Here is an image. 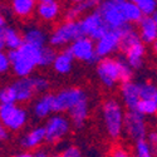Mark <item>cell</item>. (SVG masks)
Segmentation results:
<instances>
[{
  "mask_svg": "<svg viewBox=\"0 0 157 157\" xmlns=\"http://www.w3.org/2000/svg\"><path fill=\"white\" fill-rule=\"evenodd\" d=\"M121 2L122 0H106L99 3L97 8L109 30H120L127 24L122 13Z\"/></svg>",
  "mask_w": 157,
  "mask_h": 157,
  "instance_id": "cell-4",
  "label": "cell"
},
{
  "mask_svg": "<svg viewBox=\"0 0 157 157\" xmlns=\"http://www.w3.org/2000/svg\"><path fill=\"white\" fill-rule=\"evenodd\" d=\"M121 8L123 17L127 21V24H140V21L143 19V14L135 3V0H122L121 2Z\"/></svg>",
  "mask_w": 157,
  "mask_h": 157,
  "instance_id": "cell-24",
  "label": "cell"
},
{
  "mask_svg": "<svg viewBox=\"0 0 157 157\" xmlns=\"http://www.w3.org/2000/svg\"><path fill=\"white\" fill-rule=\"evenodd\" d=\"M24 44L23 35L14 27H5L0 29V48L9 50H18Z\"/></svg>",
  "mask_w": 157,
  "mask_h": 157,
  "instance_id": "cell-14",
  "label": "cell"
},
{
  "mask_svg": "<svg viewBox=\"0 0 157 157\" xmlns=\"http://www.w3.org/2000/svg\"><path fill=\"white\" fill-rule=\"evenodd\" d=\"M74 57L69 49H64L57 54V58L53 63V69L58 74H68L73 68Z\"/></svg>",
  "mask_w": 157,
  "mask_h": 157,
  "instance_id": "cell-23",
  "label": "cell"
},
{
  "mask_svg": "<svg viewBox=\"0 0 157 157\" xmlns=\"http://www.w3.org/2000/svg\"><path fill=\"white\" fill-rule=\"evenodd\" d=\"M23 38H24V43L34 45L36 48H44V47H47V42L49 39L47 33L42 28L36 27V25H30V27H27V29L24 30Z\"/></svg>",
  "mask_w": 157,
  "mask_h": 157,
  "instance_id": "cell-18",
  "label": "cell"
},
{
  "mask_svg": "<svg viewBox=\"0 0 157 157\" xmlns=\"http://www.w3.org/2000/svg\"><path fill=\"white\" fill-rule=\"evenodd\" d=\"M79 24H81L83 35L87 38H90L93 42H98L109 30V28L104 23L102 15L99 14V11L97 9L94 11L88 13L87 15H84L79 20Z\"/></svg>",
  "mask_w": 157,
  "mask_h": 157,
  "instance_id": "cell-8",
  "label": "cell"
},
{
  "mask_svg": "<svg viewBox=\"0 0 157 157\" xmlns=\"http://www.w3.org/2000/svg\"><path fill=\"white\" fill-rule=\"evenodd\" d=\"M6 54L11 63V71L18 78H29L30 77V74L33 73V71L35 68V64L32 60L25 58L19 52V49L9 50Z\"/></svg>",
  "mask_w": 157,
  "mask_h": 157,
  "instance_id": "cell-12",
  "label": "cell"
},
{
  "mask_svg": "<svg viewBox=\"0 0 157 157\" xmlns=\"http://www.w3.org/2000/svg\"><path fill=\"white\" fill-rule=\"evenodd\" d=\"M156 148H157V146H156Z\"/></svg>",
  "mask_w": 157,
  "mask_h": 157,
  "instance_id": "cell-48",
  "label": "cell"
},
{
  "mask_svg": "<svg viewBox=\"0 0 157 157\" xmlns=\"http://www.w3.org/2000/svg\"><path fill=\"white\" fill-rule=\"evenodd\" d=\"M137 111L142 116H155L157 114V103L150 99H142L137 107Z\"/></svg>",
  "mask_w": 157,
  "mask_h": 157,
  "instance_id": "cell-31",
  "label": "cell"
},
{
  "mask_svg": "<svg viewBox=\"0 0 157 157\" xmlns=\"http://www.w3.org/2000/svg\"><path fill=\"white\" fill-rule=\"evenodd\" d=\"M36 14L44 21L56 20L60 14V4L56 0H40L36 4Z\"/></svg>",
  "mask_w": 157,
  "mask_h": 157,
  "instance_id": "cell-17",
  "label": "cell"
},
{
  "mask_svg": "<svg viewBox=\"0 0 157 157\" xmlns=\"http://www.w3.org/2000/svg\"><path fill=\"white\" fill-rule=\"evenodd\" d=\"M32 82L35 89V93H44L49 88V81L43 75H33Z\"/></svg>",
  "mask_w": 157,
  "mask_h": 157,
  "instance_id": "cell-34",
  "label": "cell"
},
{
  "mask_svg": "<svg viewBox=\"0 0 157 157\" xmlns=\"http://www.w3.org/2000/svg\"><path fill=\"white\" fill-rule=\"evenodd\" d=\"M74 4L78 8V10H79L81 14H83V13L93 9V8H98V5H99V3L96 2V0H84V2H77Z\"/></svg>",
  "mask_w": 157,
  "mask_h": 157,
  "instance_id": "cell-35",
  "label": "cell"
},
{
  "mask_svg": "<svg viewBox=\"0 0 157 157\" xmlns=\"http://www.w3.org/2000/svg\"><path fill=\"white\" fill-rule=\"evenodd\" d=\"M140 92L142 99H150L157 103V87L150 82L140 83Z\"/></svg>",
  "mask_w": 157,
  "mask_h": 157,
  "instance_id": "cell-30",
  "label": "cell"
},
{
  "mask_svg": "<svg viewBox=\"0 0 157 157\" xmlns=\"http://www.w3.org/2000/svg\"><path fill=\"white\" fill-rule=\"evenodd\" d=\"M135 3L142 11L143 17H153L157 13L156 0H135Z\"/></svg>",
  "mask_w": 157,
  "mask_h": 157,
  "instance_id": "cell-28",
  "label": "cell"
},
{
  "mask_svg": "<svg viewBox=\"0 0 157 157\" xmlns=\"http://www.w3.org/2000/svg\"><path fill=\"white\" fill-rule=\"evenodd\" d=\"M120 32H121V49L120 50H122L124 54L132 47L142 42L140 33L131 24H126L123 28L120 29Z\"/></svg>",
  "mask_w": 157,
  "mask_h": 157,
  "instance_id": "cell-21",
  "label": "cell"
},
{
  "mask_svg": "<svg viewBox=\"0 0 157 157\" xmlns=\"http://www.w3.org/2000/svg\"><path fill=\"white\" fill-rule=\"evenodd\" d=\"M57 52L52 47H44L42 48V56H40V63L39 67H47V65H53L56 58H57Z\"/></svg>",
  "mask_w": 157,
  "mask_h": 157,
  "instance_id": "cell-32",
  "label": "cell"
},
{
  "mask_svg": "<svg viewBox=\"0 0 157 157\" xmlns=\"http://www.w3.org/2000/svg\"><path fill=\"white\" fill-rule=\"evenodd\" d=\"M69 120L72 122V124L75 128H81L83 127V124L86 123L88 114H89V104H88V98L83 99L82 102H79L77 106L71 109L69 112Z\"/></svg>",
  "mask_w": 157,
  "mask_h": 157,
  "instance_id": "cell-22",
  "label": "cell"
},
{
  "mask_svg": "<svg viewBox=\"0 0 157 157\" xmlns=\"http://www.w3.org/2000/svg\"><path fill=\"white\" fill-rule=\"evenodd\" d=\"M0 102L2 104H17V94L11 84L3 87L0 90Z\"/></svg>",
  "mask_w": 157,
  "mask_h": 157,
  "instance_id": "cell-33",
  "label": "cell"
},
{
  "mask_svg": "<svg viewBox=\"0 0 157 157\" xmlns=\"http://www.w3.org/2000/svg\"><path fill=\"white\" fill-rule=\"evenodd\" d=\"M123 132L135 142L146 140L147 137V126L145 116H142L137 109L127 111L124 114V129Z\"/></svg>",
  "mask_w": 157,
  "mask_h": 157,
  "instance_id": "cell-9",
  "label": "cell"
},
{
  "mask_svg": "<svg viewBox=\"0 0 157 157\" xmlns=\"http://www.w3.org/2000/svg\"><path fill=\"white\" fill-rule=\"evenodd\" d=\"M147 141L151 146H155V147L157 146V132L156 131H152V132H150L147 135Z\"/></svg>",
  "mask_w": 157,
  "mask_h": 157,
  "instance_id": "cell-40",
  "label": "cell"
},
{
  "mask_svg": "<svg viewBox=\"0 0 157 157\" xmlns=\"http://www.w3.org/2000/svg\"><path fill=\"white\" fill-rule=\"evenodd\" d=\"M8 138H9V131L4 126H2V128H0V140L6 141Z\"/></svg>",
  "mask_w": 157,
  "mask_h": 157,
  "instance_id": "cell-41",
  "label": "cell"
},
{
  "mask_svg": "<svg viewBox=\"0 0 157 157\" xmlns=\"http://www.w3.org/2000/svg\"><path fill=\"white\" fill-rule=\"evenodd\" d=\"M13 157H34V153H30V152H20V153H17Z\"/></svg>",
  "mask_w": 157,
  "mask_h": 157,
  "instance_id": "cell-43",
  "label": "cell"
},
{
  "mask_svg": "<svg viewBox=\"0 0 157 157\" xmlns=\"http://www.w3.org/2000/svg\"><path fill=\"white\" fill-rule=\"evenodd\" d=\"M124 114H126V112L123 111L122 104L117 99L108 98L103 102L102 120H103L104 128H106V132L111 138L117 140L123 133Z\"/></svg>",
  "mask_w": 157,
  "mask_h": 157,
  "instance_id": "cell-1",
  "label": "cell"
},
{
  "mask_svg": "<svg viewBox=\"0 0 157 157\" xmlns=\"http://www.w3.org/2000/svg\"><path fill=\"white\" fill-rule=\"evenodd\" d=\"M153 18H155V21H156V24H157V13H156V14L153 15Z\"/></svg>",
  "mask_w": 157,
  "mask_h": 157,
  "instance_id": "cell-46",
  "label": "cell"
},
{
  "mask_svg": "<svg viewBox=\"0 0 157 157\" xmlns=\"http://www.w3.org/2000/svg\"><path fill=\"white\" fill-rule=\"evenodd\" d=\"M20 53L25 57L28 58L29 60H32L35 65H39L40 63V56H42V48H36L34 45H30V44H27L24 43L21 45V48L19 49Z\"/></svg>",
  "mask_w": 157,
  "mask_h": 157,
  "instance_id": "cell-27",
  "label": "cell"
},
{
  "mask_svg": "<svg viewBox=\"0 0 157 157\" xmlns=\"http://www.w3.org/2000/svg\"><path fill=\"white\" fill-rule=\"evenodd\" d=\"M152 49H153V52H155V53L157 54V40H156V42L152 44Z\"/></svg>",
  "mask_w": 157,
  "mask_h": 157,
  "instance_id": "cell-45",
  "label": "cell"
},
{
  "mask_svg": "<svg viewBox=\"0 0 157 157\" xmlns=\"http://www.w3.org/2000/svg\"><path fill=\"white\" fill-rule=\"evenodd\" d=\"M109 157H133L131 155L124 147H121V146H117L112 150L111 152V156Z\"/></svg>",
  "mask_w": 157,
  "mask_h": 157,
  "instance_id": "cell-39",
  "label": "cell"
},
{
  "mask_svg": "<svg viewBox=\"0 0 157 157\" xmlns=\"http://www.w3.org/2000/svg\"><path fill=\"white\" fill-rule=\"evenodd\" d=\"M11 87L14 88L17 94V102L18 103H25L29 102L33 96L35 94V89L32 82V77L29 78H18L17 81L11 83Z\"/></svg>",
  "mask_w": 157,
  "mask_h": 157,
  "instance_id": "cell-15",
  "label": "cell"
},
{
  "mask_svg": "<svg viewBox=\"0 0 157 157\" xmlns=\"http://www.w3.org/2000/svg\"><path fill=\"white\" fill-rule=\"evenodd\" d=\"M0 120L8 131H19L28 121V113L23 107L17 104H2L0 106Z\"/></svg>",
  "mask_w": 157,
  "mask_h": 157,
  "instance_id": "cell-6",
  "label": "cell"
},
{
  "mask_svg": "<svg viewBox=\"0 0 157 157\" xmlns=\"http://www.w3.org/2000/svg\"><path fill=\"white\" fill-rule=\"evenodd\" d=\"M71 53L73 54L74 59L82 60L89 64H98L101 58L98 57L96 52V42H93L90 38L82 36L79 39H77L75 42H73L69 48Z\"/></svg>",
  "mask_w": 157,
  "mask_h": 157,
  "instance_id": "cell-10",
  "label": "cell"
},
{
  "mask_svg": "<svg viewBox=\"0 0 157 157\" xmlns=\"http://www.w3.org/2000/svg\"><path fill=\"white\" fill-rule=\"evenodd\" d=\"M33 112L38 120H48L54 112V94L45 93L40 98H38L34 103Z\"/></svg>",
  "mask_w": 157,
  "mask_h": 157,
  "instance_id": "cell-16",
  "label": "cell"
},
{
  "mask_svg": "<svg viewBox=\"0 0 157 157\" xmlns=\"http://www.w3.org/2000/svg\"><path fill=\"white\" fill-rule=\"evenodd\" d=\"M96 73L103 86L108 88L114 87L116 84L122 83V73H121V63L120 58H103L98 62Z\"/></svg>",
  "mask_w": 157,
  "mask_h": 157,
  "instance_id": "cell-3",
  "label": "cell"
},
{
  "mask_svg": "<svg viewBox=\"0 0 157 157\" xmlns=\"http://www.w3.org/2000/svg\"><path fill=\"white\" fill-rule=\"evenodd\" d=\"M10 68H11V63H10V59L8 58V54L2 52V54H0V72L6 73Z\"/></svg>",
  "mask_w": 157,
  "mask_h": 157,
  "instance_id": "cell-38",
  "label": "cell"
},
{
  "mask_svg": "<svg viewBox=\"0 0 157 157\" xmlns=\"http://www.w3.org/2000/svg\"><path fill=\"white\" fill-rule=\"evenodd\" d=\"M138 33L142 43H155L157 40V24L153 17H143L138 24Z\"/></svg>",
  "mask_w": 157,
  "mask_h": 157,
  "instance_id": "cell-19",
  "label": "cell"
},
{
  "mask_svg": "<svg viewBox=\"0 0 157 157\" xmlns=\"http://www.w3.org/2000/svg\"><path fill=\"white\" fill-rule=\"evenodd\" d=\"M36 4L34 0H13L10 3V9L15 15L25 18L29 17L36 9Z\"/></svg>",
  "mask_w": 157,
  "mask_h": 157,
  "instance_id": "cell-26",
  "label": "cell"
},
{
  "mask_svg": "<svg viewBox=\"0 0 157 157\" xmlns=\"http://www.w3.org/2000/svg\"><path fill=\"white\" fill-rule=\"evenodd\" d=\"M34 157H49L48 153L43 150H38L36 152H34Z\"/></svg>",
  "mask_w": 157,
  "mask_h": 157,
  "instance_id": "cell-42",
  "label": "cell"
},
{
  "mask_svg": "<svg viewBox=\"0 0 157 157\" xmlns=\"http://www.w3.org/2000/svg\"><path fill=\"white\" fill-rule=\"evenodd\" d=\"M133 157H153L152 146L147 140H141L135 143V152Z\"/></svg>",
  "mask_w": 157,
  "mask_h": 157,
  "instance_id": "cell-29",
  "label": "cell"
},
{
  "mask_svg": "<svg viewBox=\"0 0 157 157\" xmlns=\"http://www.w3.org/2000/svg\"><path fill=\"white\" fill-rule=\"evenodd\" d=\"M84 36L81 29L79 20L77 21H64L52 32L49 35V44L52 47H63L72 44L77 39Z\"/></svg>",
  "mask_w": 157,
  "mask_h": 157,
  "instance_id": "cell-2",
  "label": "cell"
},
{
  "mask_svg": "<svg viewBox=\"0 0 157 157\" xmlns=\"http://www.w3.org/2000/svg\"><path fill=\"white\" fill-rule=\"evenodd\" d=\"M121 49V32L108 30L98 42H96V52L101 59L108 58L112 53Z\"/></svg>",
  "mask_w": 157,
  "mask_h": 157,
  "instance_id": "cell-11",
  "label": "cell"
},
{
  "mask_svg": "<svg viewBox=\"0 0 157 157\" xmlns=\"http://www.w3.org/2000/svg\"><path fill=\"white\" fill-rule=\"evenodd\" d=\"M86 98L88 97L82 88L78 87L64 88L54 94V112L60 114L64 112H69L78 103Z\"/></svg>",
  "mask_w": 157,
  "mask_h": 157,
  "instance_id": "cell-5",
  "label": "cell"
},
{
  "mask_svg": "<svg viewBox=\"0 0 157 157\" xmlns=\"http://www.w3.org/2000/svg\"><path fill=\"white\" fill-rule=\"evenodd\" d=\"M145 53H146V47L145 43H138L135 47L131 48L126 56V60L127 63L131 65L132 69H140L143 64V58H145Z\"/></svg>",
  "mask_w": 157,
  "mask_h": 157,
  "instance_id": "cell-25",
  "label": "cell"
},
{
  "mask_svg": "<svg viewBox=\"0 0 157 157\" xmlns=\"http://www.w3.org/2000/svg\"><path fill=\"white\" fill-rule=\"evenodd\" d=\"M71 120L60 113L52 114L45 121V142L57 143L71 131Z\"/></svg>",
  "mask_w": 157,
  "mask_h": 157,
  "instance_id": "cell-7",
  "label": "cell"
},
{
  "mask_svg": "<svg viewBox=\"0 0 157 157\" xmlns=\"http://www.w3.org/2000/svg\"><path fill=\"white\" fill-rule=\"evenodd\" d=\"M79 15H82V14L79 13V10H78V8L75 6V4L72 5V6H69L67 10H65V13H64L65 21H77L75 19L79 17Z\"/></svg>",
  "mask_w": 157,
  "mask_h": 157,
  "instance_id": "cell-36",
  "label": "cell"
},
{
  "mask_svg": "<svg viewBox=\"0 0 157 157\" xmlns=\"http://www.w3.org/2000/svg\"><path fill=\"white\" fill-rule=\"evenodd\" d=\"M54 157H62V156H54Z\"/></svg>",
  "mask_w": 157,
  "mask_h": 157,
  "instance_id": "cell-47",
  "label": "cell"
},
{
  "mask_svg": "<svg viewBox=\"0 0 157 157\" xmlns=\"http://www.w3.org/2000/svg\"><path fill=\"white\" fill-rule=\"evenodd\" d=\"M44 141H45V128L44 126H38L21 137L20 145L27 150H33L39 147Z\"/></svg>",
  "mask_w": 157,
  "mask_h": 157,
  "instance_id": "cell-20",
  "label": "cell"
},
{
  "mask_svg": "<svg viewBox=\"0 0 157 157\" xmlns=\"http://www.w3.org/2000/svg\"><path fill=\"white\" fill-rule=\"evenodd\" d=\"M60 156L62 157H84L82 151L77 146H68L67 148H64Z\"/></svg>",
  "mask_w": 157,
  "mask_h": 157,
  "instance_id": "cell-37",
  "label": "cell"
},
{
  "mask_svg": "<svg viewBox=\"0 0 157 157\" xmlns=\"http://www.w3.org/2000/svg\"><path fill=\"white\" fill-rule=\"evenodd\" d=\"M5 27H8L6 25V20H5V17H0V29H4Z\"/></svg>",
  "mask_w": 157,
  "mask_h": 157,
  "instance_id": "cell-44",
  "label": "cell"
},
{
  "mask_svg": "<svg viewBox=\"0 0 157 157\" xmlns=\"http://www.w3.org/2000/svg\"><path fill=\"white\" fill-rule=\"evenodd\" d=\"M121 97L122 102L127 111H136L140 102L142 101L141 98V92H140V84L135 82H126L121 84Z\"/></svg>",
  "mask_w": 157,
  "mask_h": 157,
  "instance_id": "cell-13",
  "label": "cell"
}]
</instances>
